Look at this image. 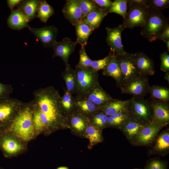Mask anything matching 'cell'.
Segmentation results:
<instances>
[{
	"mask_svg": "<svg viewBox=\"0 0 169 169\" xmlns=\"http://www.w3.org/2000/svg\"><path fill=\"white\" fill-rule=\"evenodd\" d=\"M10 129L21 140L28 141L31 140L36 132L33 110L28 106L19 110L11 123Z\"/></svg>",
	"mask_w": 169,
	"mask_h": 169,
	"instance_id": "obj_1",
	"label": "cell"
},
{
	"mask_svg": "<svg viewBox=\"0 0 169 169\" xmlns=\"http://www.w3.org/2000/svg\"><path fill=\"white\" fill-rule=\"evenodd\" d=\"M168 23V19L161 11L148 8L140 34L150 42L155 41L158 39Z\"/></svg>",
	"mask_w": 169,
	"mask_h": 169,
	"instance_id": "obj_2",
	"label": "cell"
},
{
	"mask_svg": "<svg viewBox=\"0 0 169 169\" xmlns=\"http://www.w3.org/2000/svg\"><path fill=\"white\" fill-rule=\"evenodd\" d=\"M75 96L84 97L90 90L99 84L98 71L91 67L75 68Z\"/></svg>",
	"mask_w": 169,
	"mask_h": 169,
	"instance_id": "obj_3",
	"label": "cell"
},
{
	"mask_svg": "<svg viewBox=\"0 0 169 169\" xmlns=\"http://www.w3.org/2000/svg\"><path fill=\"white\" fill-rule=\"evenodd\" d=\"M129 100L127 112L130 118L145 124L152 122V110L148 100L144 97L133 96Z\"/></svg>",
	"mask_w": 169,
	"mask_h": 169,
	"instance_id": "obj_4",
	"label": "cell"
},
{
	"mask_svg": "<svg viewBox=\"0 0 169 169\" xmlns=\"http://www.w3.org/2000/svg\"><path fill=\"white\" fill-rule=\"evenodd\" d=\"M150 86L148 76L138 74L119 87L122 94H128L133 97H144L149 92Z\"/></svg>",
	"mask_w": 169,
	"mask_h": 169,
	"instance_id": "obj_5",
	"label": "cell"
},
{
	"mask_svg": "<svg viewBox=\"0 0 169 169\" xmlns=\"http://www.w3.org/2000/svg\"><path fill=\"white\" fill-rule=\"evenodd\" d=\"M127 7L128 11L123 18V23L121 24L123 30L126 28L132 29L136 27H142L144 25L148 8L137 6Z\"/></svg>",
	"mask_w": 169,
	"mask_h": 169,
	"instance_id": "obj_6",
	"label": "cell"
},
{
	"mask_svg": "<svg viewBox=\"0 0 169 169\" xmlns=\"http://www.w3.org/2000/svg\"><path fill=\"white\" fill-rule=\"evenodd\" d=\"M166 125L151 122L146 124L132 142L137 146H146L151 143L158 132Z\"/></svg>",
	"mask_w": 169,
	"mask_h": 169,
	"instance_id": "obj_7",
	"label": "cell"
},
{
	"mask_svg": "<svg viewBox=\"0 0 169 169\" xmlns=\"http://www.w3.org/2000/svg\"><path fill=\"white\" fill-rule=\"evenodd\" d=\"M30 32L35 36L45 48L53 47L57 43L58 30L54 26H45L40 28H28Z\"/></svg>",
	"mask_w": 169,
	"mask_h": 169,
	"instance_id": "obj_8",
	"label": "cell"
},
{
	"mask_svg": "<svg viewBox=\"0 0 169 169\" xmlns=\"http://www.w3.org/2000/svg\"><path fill=\"white\" fill-rule=\"evenodd\" d=\"M150 100L148 101L152 110V122L166 125L169 122L168 103L154 99Z\"/></svg>",
	"mask_w": 169,
	"mask_h": 169,
	"instance_id": "obj_9",
	"label": "cell"
},
{
	"mask_svg": "<svg viewBox=\"0 0 169 169\" xmlns=\"http://www.w3.org/2000/svg\"><path fill=\"white\" fill-rule=\"evenodd\" d=\"M105 29L107 33L106 41L110 48V51L116 56L125 53L121 42V33L123 30L121 25L114 28L106 27Z\"/></svg>",
	"mask_w": 169,
	"mask_h": 169,
	"instance_id": "obj_10",
	"label": "cell"
},
{
	"mask_svg": "<svg viewBox=\"0 0 169 169\" xmlns=\"http://www.w3.org/2000/svg\"><path fill=\"white\" fill-rule=\"evenodd\" d=\"M116 56L123 76V84L139 74L135 64L133 54L126 52L123 54Z\"/></svg>",
	"mask_w": 169,
	"mask_h": 169,
	"instance_id": "obj_11",
	"label": "cell"
},
{
	"mask_svg": "<svg viewBox=\"0 0 169 169\" xmlns=\"http://www.w3.org/2000/svg\"><path fill=\"white\" fill-rule=\"evenodd\" d=\"M77 43L73 42L70 38H65L58 42L52 47L54 50L53 57H60L64 61L65 67L69 66L68 59L70 55L74 51Z\"/></svg>",
	"mask_w": 169,
	"mask_h": 169,
	"instance_id": "obj_12",
	"label": "cell"
},
{
	"mask_svg": "<svg viewBox=\"0 0 169 169\" xmlns=\"http://www.w3.org/2000/svg\"><path fill=\"white\" fill-rule=\"evenodd\" d=\"M133 54L135 64L138 74L146 76L153 75L155 71L152 59L142 52Z\"/></svg>",
	"mask_w": 169,
	"mask_h": 169,
	"instance_id": "obj_13",
	"label": "cell"
},
{
	"mask_svg": "<svg viewBox=\"0 0 169 169\" xmlns=\"http://www.w3.org/2000/svg\"><path fill=\"white\" fill-rule=\"evenodd\" d=\"M62 12L65 18L74 26L82 21L83 14L78 0L66 1Z\"/></svg>",
	"mask_w": 169,
	"mask_h": 169,
	"instance_id": "obj_14",
	"label": "cell"
},
{
	"mask_svg": "<svg viewBox=\"0 0 169 169\" xmlns=\"http://www.w3.org/2000/svg\"><path fill=\"white\" fill-rule=\"evenodd\" d=\"M103 70L104 75L110 76L115 79L118 87L123 84V75L117 58L114 53L112 52L110 59Z\"/></svg>",
	"mask_w": 169,
	"mask_h": 169,
	"instance_id": "obj_15",
	"label": "cell"
},
{
	"mask_svg": "<svg viewBox=\"0 0 169 169\" xmlns=\"http://www.w3.org/2000/svg\"><path fill=\"white\" fill-rule=\"evenodd\" d=\"M99 108L114 99L100 84L90 90L84 97Z\"/></svg>",
	"mask_w": 169,
	"mask_h": 169,
	"instance_id": "obj_16",
	"label": "cell"
},
{
	"mask_svg": "<svg viewBox=\"0 0 169 169\" xmlns=\"http://www.w3.org/2000/svg\"><path fill=\"white\" fill-rule=\"evenodd\" d=\"M19 105L14 101L0 102V123L13 121L20 110Z\"/></svg>",
	"mask_w": 169,
	"mask_h": 169,
	"instance_id": "obj_17",
	"label": "cell"
},
{
	"mask_svg": "<svg viewBox=\"0 0 169 169\" xmlns=\"http://www.w3.org/2000/svg\"><path fill=\"white\" fill-rule=\"evenodd\" d=\"M129 100H122L114 99L106 104L100 107L101 110L108 116L121 112H128Z\"/></svg>",
	"mask_w": 169,
	"mask_h": 169,
	"instance_id": "obj_18",
	"label": "cell"
},
{
	"mask_svg": "<svg viewBox=\"0 0 169 169\" xmlns=\"http://www.w3.org/2000/svg\"><path fill=\"white\" fill-rule=\"evenodd\" d=\"M29 21L23 13L19 9H14L7 19L8 27L12 29L19 30L25 28H28Z\"/></svg>",
	"mask_w": 169,
	"mask_h": 169,
	"instance_id": "obj_19",
	"label": "cell"
},
{
	"mask_svg": "<svg viewBox=\"0 0 169 169\" xmlns=\"http://www.w3.org/2000/svg\"><path fill=\"white\" fill-rule=\"evenodd\" d=\"M145 124L130 118L119 129L128 141L132 143Z\"/></svg>",
	"mask_w": 169,
	"mask_h": 169,
	"instance_id": "obj_20",
	"label": "cell"
},
{
	"mask_svg": "<svg viewBox=\"0 0 169 169\" xmlns=\"http://www.w3.org/2000/svg\"><path fill=\"white\" fill-rule=\"evenodd\" d=\"M76 111L83 115L90 118L99 107L84 97L75 96Z\"/></svg>",
	"mask_w": 169,
	"mask_h": 169,
	"instance_id": "obj_21",
	"label": "cell"
},
{
	"mask_svg": "<svg viewBox=\"0 0 169 169\" xmlns=\"http://www.w3.org/2000/svg\"><path fill=\"white\" fill-rule=\"evenodd\" d=\"M40 0H22L18 6L20 10L25 15L29 22L36 17L37 9Z\"/></svg>",
	"mask_w": 169,
	"mask_h": 169,
	"instance_id": "obj_22",
	"label": "cell"
},
{
	"mask_svg": "<svg viewBox=\"0 0 169 169\" xmlns=\"http://www.w3.org/2000/svg\"><path fill=\"white\" fill-rule=\"evenodd\" d=\"M108 13V11L102 9L94 10L84 17L82 22L94 30L99 27L104 18Z\"/></svg>",
	"mask_w": 169,
	"mask_h": 169,
	"instance_id": "obj_23",
	"label": "cell"
},
{
	"mask_svg": "<svg viewBox=\"0 0 169 169\" xmlns=\"http://www.w3.org/2000/svg\"><path fill=\"white\" fill-rule=\"evenodd\" d=\"M2 146L3 150L10 155L16 154L23 148L21 143L14 136L5 137L2 141Z\"/></svg>",
	"mask_w": 169,
	"mask_h": 169,
	"instance_id": "obj_24",
	"label": "cell"
},
{
	"mask_svg": "<svg viewBox=\"0 0 169 169\" xmlns=\"http://www.w3.org/2000/svg\"><path fill=\"white\" fill-rule=\"evenodd\" d=\"M76 31L77 43L81 47H85L88 38L94 31L90 27L82 21L74 26Z\"/></svg>",
	"mask_w": 169,
	"mask_h": 169,
	"instance_id": "obj_25",
	"label": "cell"
},
{
	"mask_svg": "<svg viewBox=\"0 0 169 169\" xmlns=\"http://www.w3.org/2000/svg\"><path fill=\"white\" fill-rule=\"evenodd\" d=\"M71 125L79 131H83L85 128L87 124L90 122L89 118L77 111H75L67 116Z\"/></svg>",
	"mask_w": 169,
	"mask_h": 169,
	"instance_id": "obj_26",
	"label": "cell"
},
{
	"mask_svg": "<svg viewBox=\"0 0 169 169\" xmlns=\"http://www.w3.org/2000/svg\"><path fill=\"white\" fill-rule=\"evenodd\" d=\"M61 104L65 114L69 113V115L76 111L74 97L66 89L64 90L63 95L61 96Z\"/></svg>",
	"mask_w": 169,
	"mask_h": 169,
	"instance_id": "obj_27",
	"label": "cell"
},
{
	"mask_svg": "<svg viewBox=\"0 0 169 169\" xmlns=\"http://www.w3.org/2000/svg\"><path fill=\"white\" fill-rule=\"evenodd\" d=\"M169 132L165 131L157 137L153 147V151L158 154H162L169 150Z\"/></svg>",
	"mask_w": 169,
	"mask_h": 169,
	"instance_id": "obj_28",
	"label": "cell"
},
{
	"mask_svg": "<svg viewBox=\"0 0 169 169\" xmlns=\"http://www.w3.org/2000/svg\"><path fill=\"white\" fill-rule=\"evenodd\" d=\"M149 93L151 95L150 99L169 102V89L167 87L155 85L150 87Z\"/></svg>",
	"mask_w": 169,
	"mask_h": 169,
	"instance_id": "obj_29",
	"label": "cell"
},
{
	"mask_svg": "<svg viewBox=\"0 0 169 169\" xmlns=\"http://www.w3.org/2000/svg\"><path fill=\"white\" fill-rule=\"evenodd\" d=\"M37 16L41 22L46 23L49 18L55 13L53 8L44 0H40Z\"/></svg>",
	"mask_w": 169,
	"mask_h": 169,
	"instance_id": "obj_30",
	"label": "cell"
},
{
	"mask_svg": "<svg viewBox=\"0 0 169 169\" xmlns=\"http://www.w3.org/2000/svg\"><path fill=\"white\" fill-rule=\"evenodd\" d=\"M62 75L65 83L66 90L72 94H74L75 89L74 69L72 68L69 65L65 67V69Z\"/></svg>",
	"mask_w": 169,
	"mask_h": 169,
	"instance_id": "obj_31",
	"label": "cell"
},
{
	"mask_svg": "<svg viewBox=\"0 0 169 169\" xmlns=\"http://www.w3.org/2000/svg\"><path fill=\"white\" fill-rule=\"evenodd\" d=\"M130 118L128 112H119L108 117L107 126L120 129Z\"/></svg>",
	"mask_w": 169,
	"mask_h": 169,
	"instance_id": "obj_32",
	"label": "cell"
},
{
	"mask_svg": "<svg viewBox=\"0 0 169 169\" xmlns=\"http://www.w3.org/2000/svg\"><path fill=\"white\" fill-rule=\"evenodd\" d=\"M100 129L90 124L86 127V137L89 140L90 143L94 145L101 142L102 140L101 132Z\"/></svg>",
	"mask_w": 169,
	"mask_h": 169,
	"instance_id": "obj_33",
	"label": "cell"
},
{
	"mask_svg": "<svg viewBox=\"0 0 169 169\" xmlns=\"http://www.w3.org/2000/svg\"><path fill=\"white\" fill-rule=\"evenodd\" d=\"M108 116L101 110H98L90 117V122L99 129H102L107 126Z\"/></svg>",
	"mask_w": 169,
	"mask_h": 169,
	"instance_id": "obj_34",
	"label": "cell"
},
{
	"mask_svg": "<svg viewBox=\"0 0 169 169\" xmlns=\"http://www.w3.org/2000/svg\"><path fill=\"white\" fill-rule=\"evenodd\" d=\"M127 0H115L112 2L109 13L118 14L123 18L127 14Z\"/></svg>",
	"mask_w": 169,
	"mask_h": 169,
	"instance_id": "obj_35",
	"label": "cell"
},
{
	"mask_svg": "<svg viewBox=\"0 0 169 169\" xmlns=\"http://www.w3.org/2000/svg\"><path fill=\"white\" fill-rule=\"evenodd\" d=\"M83 18L92 11L101 9L93 1L89 0H78Z\"/></svg>",
	"mask_w": 169,
	"mask_h": 169,
	"instance_id": "obj_36",
	"label": "cell"
},
{
	"mask_svg": "<svg viewBox=\"0 0 169 169\" xmlns=\"http://www.w3.org/2000/svg\"><path fill=\"white\" fill-rule=\"evenodd\" d=\"M79 54V61L75 68H86L90 67L92 60L87 55L84 47H81Z\"/></svg>",
	"mask_w": 169,
	"mask_h": 169,
	"instance_id": "obj_37",
	"label": "cell"
},
{
	"mask_svg": "<svg viewBox=\"0 0 169 169\" xmlns=\"http://www.w3.org/2000/svg\"><path fill=\"white\" fill-rule=\"evenodd\" d=\"M149 8L161 11L169 6V0H148Z\"/></svg>",
	"mask_w": 169,
	"mask_h": 169,
	"instance_id": "obj_38",
	"label": "cell"
},
{
	"mask_svg": "<svg viewBox=\"0 0 169 169\" xmlns=\"http://www.w3.org/2000/svg\"><path fill=\"white\" fill-rule=\"evenodd\" d=\"M112 54V52L110 51L109 54L104 58L98 60H92L90 67L97 71L101 69L103 70L110 59Z\"/></svg>",
	"mask_w": 169,
	"mask_h": 169,
	"instance_id": "obj_39",
	"label": "cell"
},
{
	"mask_svg": "<svg viewBox=\"0 0 169 169\" xmlns=\"http://www.w3.org/2000/svg\"><path fill=\"white\" fill-rule=\"evenodd\" d=\"M161 61L160 69L165 72L169 71V55L167 52H164L160 54Z\"/></svg>",
	"mask_w": 169,
	"mask_h": 169,
	"instance_id": "obj_40",
	"label": "cell"
},
{
	"mask_svg": "<svg viewBox=\"0 0 169 169\" xmlns=\"http://www.w3.org/2000/svg\"><path fill=\"white\" fill-rule=\"evenodd\" d=\"M166 165L165 162L158 160H154L149 162L145 169H166Z\"/></svg>",
	"mask_w": 169,
	"mask_h": 169,
	"instance_id": "obj_41",
	"label": "cell"
},
{
	"mask_svg": "<svg viewBox=\"0 0 169 169\" xmlns=\"http://www.w3.org/2000/svg\"><path fill=\"white\" fill-rule=\"evenodd\" d=\"M92 1L99 8L108 11L109 12V10L112 3L111 1L110 0H93Z\"/></svg>",
	"mask_w": 169,
	"mask_h": 169,
	"instance_id": "obj_42",
	"label": "cell"
},
{
	"mask_svg": "<svg viewBox=\"0 0 169 169\" xmlns=\"http://www.w3.org/2000/svg\"><path fill=\"white\" fill-rule=\"evenodd\" d=\"M148 0H127V6H141L148 8Z\"/></svg>",
	"mask_w": 169,
	"mask_h": 169,
	"instance_id": "obj_43",
	"label": "cell"
},
{
	"mask_svg": "<svg viewBox=\"0 0 169 169\" xmlns=\"http://www.w3.org/2000/svg\"><path fill=\"white\" fill-rule=\"evenodd\" d=\"M158 39L162 40L165 42L169 40V24L168 23Z\"/></svg>",
	"mask_w": 169,
	"mask_h": 169,
	"instance_id": "obj_44",
	"label": "cell"
},
{
	"mask_svg": "<svg viewBox=\"0 0 169 169\" xmlns=\"http://www.w3.org/2000/svg\"><path fill=\"white\" fill-rule=\"evenodd\" d=\"M21 0H8L7 1L8 7L11 11L14 10V8L18 6L21 2Z\"/></svg>",
	"mask_w": 169,
	"mask_h": 169,
	"instance_id": "obj_45",
	"label": "cell"
},
{
	"mask_svg": "<svg viewBox=\"0 0 169 169\" xmlns=\"http://www.w3.org/2000/svg\"><path fill=\"white\" fill-rule=\"evenodd\" d=\"M164 79H165L167 80L168 83L169 82V72H167L166 73L164 77Z\"/></svg>",
	"mask_w": 169,
	"mask_h": 169,
	"instance_id": "obj_46",
	"label": "cell"
},
{
	"mask_svg": "<svg viewBox=\"0 0 169 169\" xmlns=\"http://www.w3.org/2000/svg\"><path fill=\"white\" fill-rule=\"evenodd\" d=\"M56 169H69V168L67 166H61L58 167Z\"/></svg>",
	"mask_w": 169,
	"mask_h": 169,
	"instance_id": "obj_47",
	"label": "cell"
},
{
	"mask_svg": "<svg viewBox=\"0 0 169 169\" xmlns=\"http://www.w3.org/2000/svg\"><path fill=\"white\" fill-rule=\"evenodd\" d=\"M167 49V52L169 51V40H167L166 42Z\"/></svg>",
	"mask_w": 169,
	"mask_h": 169,
	"instance_id": "obj_48",
	"label": "cell"
},
{
	"mask_svg": "<svg viewBox=\"0 0 169 169\" xmlns=\"http://www.w3.org/2000/svg\"><path fill=\"white\" fill-rule=\"evenodd\" d=\"M3 88L2 85L0 84V95H1L3 91Z\"/></svg>",
	"mask_w": 169,
	"mask_h": 169,
	"instance_id": "obj_49",
	"label": "cell"
},
{
	"mask_svg": "<svg viewBox=\"0 0 169 169\" xmlns=\"http://www.w3.org/2000/svg\"></svg>",
	"mask_w": 169,
	"mask_h": 169,
	"instance_id": "obj_50",
	"label": "cell"
}]
</instances>
